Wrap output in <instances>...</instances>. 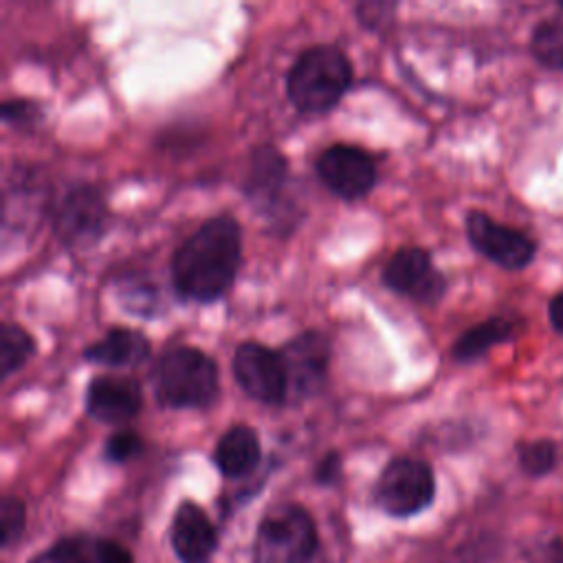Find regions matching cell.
<instances>
[{
    "mask_svg": "<svg viewBox=\"0 0 563 563\" xmlns=\"http://www.w3.org/2000/svg\"><path fill=\"white\" fill-rule=\"evenodd\" d=\"M240 262V222L231 213H218L205 220L172 253V288L183 301L213 303L231 290Z\"/></svg>",
    "mask_w": 563,
    "mask_h": 563,
    "instance_id": "cell-1",
    "label": "cell"
},
{
    "mask_svg": "<svg viewBox=\"0 0 563 563\" xmlns=\"http://www.w3.org/2000/svg\"><path fill=\"white\" fill-rule=\"evenodd\" d=\"M352 62L332 44L303 48L286 73V97L303 114L332 110L350 90Z\"/></svg>",
    "mask_w": 563,
    "mask_h": 563,
    "instance_id": "cell-2",
    "label": "cell"
},
{
    "mask_svg": "<svg viewBox=\"0 0 563 563\" xmlns=\"http://www.w3.org/2000/svg\"><path fill=\"white\" fill-rule=\"evenodd\" d=\"M154 398L163 409H205L220 391L218 363L194 345L165 350L152 372Z\"/></svg>",
    "mask_w": 563,
    "mask_h": 563,
    "instance_id": "cell-3",
    "label": "cell"
},
{
    "mask_svg": "<svg viewBox=\"0 0 563 563\" xmlns=\"http://www.w3.org/2000/svg\"><path fill=\"white\" fill-rule=\"evenodd\" d=\"M288 185L290 165L284 152L273 143H257L249 152L242 194L255 213L262 216L266 224L277 233L292 231L299 220Z\"/></svg>",
    "mask_w": 563,
    "mask_h": 563,
    "instance_id": "cell-4",
    "label": "cell"
},
{
    "mask_svg": "<svg viewBox=\"0 0 563 563\" xmlns=\"http://www.w3.org/2000/svg\"><path fill=\"white\" fill-rule=\"evenodd\" d=\"M317 528L299 504L273 506L257 523L253 563H308L317 552Z\"/></svg>",
    "mask_w": 563,
    "mask_h": 563,
    "instance_id": "cell-5",
    "label": "cell"
},
{
    "mask_svg": "<svg viewBox=\"0 0 563 563\" xmlns=\"http://www.w3.org/2000/svg\"><path fill=\"white\" fill-rule=\"evenodd\" d=\"M51 227L68 249H90L101 240L108 224L103 194L84 180L68 183L51 200Z\"/></svg>",
    "mask_w": 563,
    "mask_h": 563,
    "instance_id": "cell-6",
    "label": "cell"
},
{
    "mask_svg": "<svg viewBox=\"0 0 563 563\" xmlns=\"http://www.w3.org/2000/svg\"><path fill=\"white\" fill-rule=\"evenodd\" d=\"M435 477L429 462L398 455L385 464L374 486L376 506L396 519H407L431 506Z\"/></svg>",
    "mask_w": 563,
    "mask_h": 563,
    "instance_id": "cell-7",
    "label": "cell"
},
{
    "mask_svg": "<svg viewBox=\"0 0 563 563\" xmlns=\"http://www.w3.org/2000/svg\"><path fill=\"white\" fill-rule=\"evenodd\" d=\"M231 369L249 398L262 405L288 402V374L279 350L260 341H242L233 352Z\"/></svg>",
    "mask_w": 563,
    "mask_h": 563,
    "instance_id": "cell-8",
    "label": "cell"
},
{
    "mask_svg": "<svg viewBox=\"0 0 563 563\" xmlns=\"http://www.w3.org/2000/svg\"><path fill=\"white\" fill-rule=\"evenodd\" d=\"M288 374V402H303L312 398L325 383L332 343L319 330H303L279 347Z\"/></svg>",
    "mask_w": 563,
    "mask_h": 563,
    "instance_id": "cell-9",
    "label": "cell"
},
{
    "mask_svg": "<svg viewBox=\"0 0 563 563\" xmlns=\"http://www.w3.org/2000/svg\"><path fill=\"white\" fill-rule=\"evenodd\" d=\"M319 180L341 200H361L376 185L374 156L350 143H332L314 161Z\"/></svg>",
    "mask_w": 563,
    "mask_h": 563,
    "instance_id": "cell-10",
    "label": "cell"
},
{
    "mask_svg": "<svg viewBox=\"0 0 563 563\" xmlns=\"http://www.w3.org/2000/svg\"><path fill=\"white\" fill-rule=\"evenodd\" d=\"M380 282L387 290L418 303H438L446 292L444 275L433 266L431 253L422 246L398 249L383 266Z\"/></svg>",
    "mask_w": 563,
    "mask_h": 563,
    "instance_id": "cell-11",
    "label": "cell"
},
{
    "mask_svg": "<svg viewBox=\"0 0 563 563\" xmlns=\"http://www.w3.org/2000/svg\"><path fill=\"white\" fill-rule=\"evenodd\" d=\"M466 238L477 253L501 268L517 271L534 257V242L526 233L495 222L484 211H468Z\"/></svg>",
    "mask_w": 563,
    "mask_h": 563,
    "instance_id": "cell-12",
    "label": "cell"
},
{
    "mask_svg": "<svg viewBox=\"0 0 563 563\" xmlns=\"http://www.w3.org/2000/svg\"><path fill=\"white\" fill-rule=\"evenodd\" d=\"M86 413L103 424H123L143 407L141 385L130 376L99 374L90 378L84 396Z\"/></svg>",
    "mask_w": 563,
    "mask_h": 563,
    "instance_id": "cell-13",
    "label": "cell"
},
{
    "mask_svg": "<svg viewBox=\"0 0 563 563\" xmlns=\"http://www.w3.org/2000/svg\"><path fill=\"white\" fill-rule=\"evenodd\" d=\"M169 541L180 563H209L218 548V530L198 504L185 499L174 512Z\"/></svg>",
    "mask_w": 563,
    "mask_h": 563,
    "instance_id": "cell-14",
    "label": "cell"
},
{
    "mask_svg": "<svg viewBox=\"0 0 563 563\" xmlns=\"http://www.w3.org/2000/svg\"><path fill=\"white\" fill-rule=\"evenodd\" d=\"M152 345L141 330L112 325L84 347V361L101 367H134L147 361Z\"/></svg>",
    "mask_w": 563,
    "mask_h": 563,
    "instance_id": "cell-15",
    "label": "cell"
},
{
    "mask_svg": "<svg viewBox=\"0 0 563 563\" xmlns=\"http://www.w3.org/2000/svg\"><path fill=\"white\" fill-rule=\"evenodd\" d=\"M211 460L216 468L229 479H240L251 475L262 462V444H260L257 431L249 424L229 427L218 438Z\"/></svg>",
    "mask_w": 563,
    "mask_h": 563,
    "instance_id": "cell-16",
    "label": "cell"
},
{
    "mask_svg": "<svg viewBox=\"0 0 563 563\" xmlns=\"http://www.w3.org/2000/svg\"><path fill=\"white\" fill-rule=\"evenodd\" d=\"M515 334L512 321L504 317H490L473 328H468L455 343H453V358L455 361H473L482 354H486L493 345L508 341Z\"/></svg>",
    "mask_w": 563,
    "mask_h": 563,
    "instance_id": "cell-17",
    "label": "cell"
},
{
    "mask_svg": "<svg viewBox=\"0 0 563 563\" xmlns=\"http://www.w3.org/2000/svg\"><path fill=\"white\" fill-rule=\"evenodd\" d=\"M35 347L37 343L24 325L4 321L0 328V376L9 378L20 372L35 354Z\"/></svg>",
    "mask_w": 563,
    "mask_h": 563,
    "instance_id": "cell-18",
    "label": "cell"
},
{
    "mask_svg": "<svg viewBox=\"0 0 563 563\" xmlns=\"http://www.w3.org/2000/svg\"><path fill=\"white\" fill-rule=\"evenodd\" d=\"M532 55L548 68L563 70V20L541 22L532 33Z\"/></svg>",
    "mask_w": 563,
    "mask_h": 563,
    "instance_id": "cell-19",
    "label": "cell"
},
{
    "mask_svg": "<svg viewBox=\"0 0 563 563\" xmlns=\"http://www.w3.org/2000/svg\"><path fill=\"white\" fill-rule=\"evenodd\" d=\"M26 526V506L13 495H4L0 501V543L9 548L15 543Z\"/></svg>",
    "mask_w": 563,
    "mask_h": 563,
    "instance_id": "cell-20",
    "label": "cell"
},
{
    "mask_svg": "<svg viewBox=\"0 0 563 563\" xmlns=\"http://www.w3.org/2000/svg\"><path fill=\"white\" fill-rule=\"evenodd\" d=\"M0 119H2V123L11 125L15 130H29L40 123L42 106L33 99H24V97L4 99L0 106Z\"/></svg>",
    "mask_w": 563,
    "mask_h": 563,
    "instance_id": "cell-21",
    "label": "cell"
},
{
    "mask_svg": "<svg viewBox=\"0 0 563 563\" xmlns=\"http://www.w3.org/2000/svg\"><path fill=\"white\" fill-rule=\"evenodd\" d=\"M556 462V446L550 440H532L519 444V464L530 475L548 473Z\"/></svg>",
    "mask_w": 563,
    "mask_h": 563,
    "instance_id": "cell-22",
    "label": "cell"
},
{
    "mask_svg": "<svg viewBox=\"0 0 563 563\" xmlns=\"http://www.w3.org/2000/svg\"><path fill=\"white\" fill-rule=\"evenodd\" d=\"M143 451V438L132 429H121L112 433L103 444V457L110 464H125Z\"/></svg>",
    "mask_w": 563,
    "mask_h": 563,
    "instance_id": "cell-23",
    "label": "cell"
},
{
    "mask_svg": "<svg viewBox=\"0 0 563 563\" xmlns=\"http://www.w3.org/2000/svg\"><path fill=\"white\" fill-rule=\"evenodd\" d=\"M398 2L383 0H363L354 4V18L365 31H383L387 22L394 20Z\"/></svg>",
    "mask_w": 563,
    "mask_h": 563,
    "instance_id": "cell-24",
    "label": "cell"
},
{
    "mask_svg": "<svg viewBox=\"0 0 563 563\" xmlns=\"http://www.w3.org/2000/svg\"><path fill=\"white\" fill-rule=\"evenodd\" d=\"M29 563H90L77 539H59Z\"/></svg>",
    "mask_w": 563,
    "mask_h": 563,
    "instance_id": "cell-25",
    "label": "cell"
},
{
    "mask_svg": "<svg viewBox=\"0 0 563 563\" xmlns=\"http://www.w3.org/2000/svg\"><path fill=\"white\" fill-rule=\"evenodd\" d=\"M343 473V462L339 451H328L314 466V482L319 486H334L339 484Z\"/></svg>",
    "mask_w": 563,
    "mask_h": 563,
    "instance_id": "cell-26",
    "label": "cell"
},
{
    "mask_svg": "<svg viewBox=\"0 0 563 563\" xmlns=\"http://www.w3.org/2000/svg\"><path fill=\"white\" fill-rule=\"evenodd\" d=\"M97 563H134L130 550L112 539H99L95 543Z\"/></svg>",
    "mask_w": 563,
    "mask_h": 563,
    "instance_id": "cell-27",
    "label": "cell"
},
{
    "mask_svg": "<svg viewBox=\"0 0 563 563\" xmlns=\"http://www.w3.org/2000/svg\"><path fill=\"white\" fill-rule=\"evenodd\" d=\"M530 559L532 563H563V541L552 539L545 545H537Z\"/></svg>",
    "mask_w": 563,
    "mask_h": 563,
    "instance_id": "cell-28",
    "label": "cell"
},
{
    "mask_svg": "<svg viewBox=\"0 0 563 563\" xmlns=\"http://www.w3.org/2000/svg\"><path fill=\"white\" fill-rule=\"evenodd\" d=\"M548 310H550V321H552V325L563 334V292H559V295L552 297Z\"/></svg>",
    "mask_w": 563,
    "mask_h": 563,
    "instance_id": "cell-29",
    "label": "cell"
}]
</instances>
